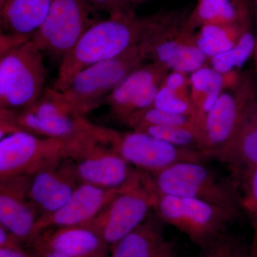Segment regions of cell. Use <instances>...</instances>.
Segmentation results:
<instances>
[{
  "mask_svg": "<svg viewBox=\"0 0 257 257\" xmlns=\"http://www.w3.org/2000/svg\"><path fill=\"white\" fill-rule=\"evenodd\" d=\"M32 177L0 180V225L29 245L35 237L38 211L29 198Z\"/></svg>",
  "mask_w": 257,
  "mask_h": 257,
  "instance_id": "cell-16",
  "label": "cell"
},
{
  "mask_svg": "<svg viewBox=\"0 0 257 257\" xmlns=\"http://www.w3.org/2000/svg\"><path fill=\"white\" fill-rule=\"evenodd\" d=\"M170 70L151 62L135 69L106 98L110 115L121 123L130 116L153 106L159 89Z\"/></svg>",
  "mask_w": 257,
  "mask_h": 257,
  "instance_id": "cell-14",
  "label": "cell"
},
{
  "mask_svg": "<svg viewBox=\"0 0 257 257\" xmlns=\"http://www.w3.org/2000/svg\"><path fill=\"white\" fill-rule=\"evenodd\" d=\"M43 52L31 41L0 57V109L20 110L45 90Z\"/></svg>",
  "mask_w": 257,
  "mask_h": 257,
  "instance_id": "cell-9",
  "label": "cell"
},
{
  "mask_svg": "<svg viewBox=\"0 0 257 257\" xmlns=\"http://www.w3.org/2000/svg\"><path fill=\"white\" fill-rule=\"evenodd\" d=\"M206 162H179L150 174L157 192L194 198L219 206L239 218L242 210L241 192L233 178L221 177Z\"/></svg>",
  "mask_w": 257,
  "mask_h": 257,
  "instance_id": "cell-4",
  "label": "cell"
},
{
  "mask_svg": "<svg viewBox=\"0 0 257 257\" xmlns=\"http://www.w3.org/2000/svg\"><path fill=\"white\" fill-rule=\"evenodd\" d=\"M256 85H257V79H256Z\"/></svg>",
  "mask_w": 257,
  "mask_h": 257,
  "instance_id": "cell-44",
  "label": "cell"
},
{
  "mask_svg": "<svg viewBox=\"0 0 257 257\" xmlns=\"http://www.w3.org/2000/svg\"><path fill=\"white\" fill-rule=\"evenodd\" d=\"M177 10L138 16L132 11L93 24L61 60L53 88L62 92L79 72L114 58L141 43L175 15Z\"/></svg>",
  "mask_w": 257,
  "mask_h": 257,
  "instance_id": "cell-1",
  "label": "cell"
},
{
  "mask_svg": "<svg viewBox=\"0 0 257 257\" xmlns=\"http://www.w3.org/2000/svg\"><path fill=\"white\" fill-rule=\"evenodd\" d=\"M31 37L27 35L2 32L0 35V57L21 46L29 41Z\"/></svg>",
  "mask_w": 257,
  "mask_h": 257,
  "instance_id": "cell-33",
  "label": "cell"
},
{
  "mask_svg": "<svg viewBox=\"0 0 257 257\" xmlns=\"http://www.w3.org/2000/svg\"><path fill=\"white\" fill-rule=\"evenodd\" d=\"M8 1V0H0V9H1L2 8H3V6L6 4L7 2Z\"/></svg>",
  "mask_w": 257,
  "mask_h": 257,
  "instance_id": "cell-42",
  "label": "cell"
},
{
  "mask_svg": "<svg viewBox=\"0 0 257 257\" xmlns=\"http://www.w3.org/2000/svg\"><path fill=\"white\" fill-rule=\"evenodd\" d=\"M164 257H177V251L175 250V251H172V252L168 253Z\"/></svg>",
  "mask_w": 257,
  "mask_h": 257,
  "instance_id": "cell-41",
  "label": "cell"
},
{
  "mask_svg": "<svg viewBox=\"0 0 257 257\" xmlns=\"http://www.w3.org/2000/svg\"><path fill=\"white\" fill-rule=\"evenodd\" d=\"M152 106L167 112L189 116L197 124V112L192 101L179 97L162 84Z\"/></svg>",
  "mask_w": 257,
  "mask_h": 257,
  "instance_id": "cell-29",
  "label": "cell"
},
{
  "mask_svg": "<svg viewBox=\"0 0 257 257\" xmlns=\"http://www.w3.org/2000/svg\"><path fill=\"white\" fill-rule=\"evenodd\" d=\"M132 130L144 126H197L194 119L189 116L172 114L151 106L145 110L135 113L123 121ZM199 127V126H198Z\"/></svg>",
  "mask_w": 257,
  "mask_h": 257,
  "instance_id": "cell-27",
  "label": "cell"
},
{
  "mask_svg": "<svg viewBox=\"0 0 257 257\" xmlns=\"http://www.w3.org/2000/svg\"><path fill=\"white\" fill-rule=\"evenodd\" d=\"M73 162L81 182L102 188H123L136 182L140 175V170L93 135L83 142Z\"/></svg>",
  "mask_w": 257,
  "mask_h": 257,
  "instance_id": "cell-13",
  "label": "cell"
},
{
  "mask_svg": "<svg viewBox=\"0 0 257 257\" xmlns=\"http://www.w3.org/2000/svg\"><path fill=\"white\" fill-rule=\"evenodd\" d=\"M230 257H257L251 246H246L232 236L230 237Z\"/></svg>",
  "mask_w": 257,
  "mask_h": 257,
  "instance_id": "cell-34",
  "label": "cell"
},
{
  "mask_svg": "<svg viewBox=\"0 0 257 257\" xmlns=\"http://www.w3.org/2000/svg\"><path fill=\"white\" fill-rule=\"evenodd\" d=\"M212 159L226 166L238 186L257 167V95L246 106L232 139Z\"/></svg>",
  "mask_w": 257,
  "mask_h": 257,
  "instance_id": "cell-18",
  "label": "cell"
},
{
  "mask_svg": "<svg viewBox=\"0 0 257 257\" xmlns=\"http://www.w3.org/2000/svg\"><path fill=\"white\" fill-rule=\"evenodd\" d=\"M189 94L197 112L198 126L202 127L204 120L223 91V74L207 65L190 74Z\"/></svg>",
  "mask_w": 257,
  "mask_h": 257,
  "instance_id": "cell-23",
  "label": "cell"
},
{
  "mask_svg": "<svg viewBox=\"0 0 257 257\" xmlns=\"http://www.w3.org/2000/svg\"><path fill=\"white\" fill-rule=\"evenodd\" d=\"M92 132L97 141L110 147L130 165L151 175L179 162L209 160L202 152L174 146L139 130L122 133L92 123Z\"/></svg>",
  "mask_w": 257,
  "mask_h": 257,
  "instance_id": "cell-5",
  "label": "cell"
},
{
  "mask_svg": "<svg viewBox=\"0 0 257 257\" xmlns=\"http://www.w3.org/2000/svg\"><path fill=\"white\" fill-rule=\"evenodd\" d=\"M125 187L105 189L82 182L63 207L50 215L39 218L34 239L49 228L84 226L95 218Z\"/></svg>",
  "mask_w": 257,
  "mask_h": 257,
  "instance_id": "cell-15",
  "label": "cell"
},
{
  "mask_svg": "<svg viewBox=\"0 0 257 257\" xmlns=\"http://www.w3.org/2000/svg\"><path fill=\"white\" fill-rule=\"evenodd\" d=\"M254 18L255 25H256V35L257 40V0H254Z\"/></svg>",
  "mask_w": 257,
  "mask_h": 257,
  "instance_id": "cell-38",
  "label": "cell"
},
{
  "mask_svg": "<svg viewBox=\"0 0 257 257\" xmlns=\"http://www.w3.org/2000/svg\"><path fill=\"white\" fill-rule=\"evenodd\" d=\"M93 8L104 12L109 17L116 16L132 11L128 0H89Z\"/></svg>",
  "mask_w": 257,
  "mask_h": 257,
  "instance_id": "cell-31",
  "label": "cell"
},
{
  "mask_svg": "<svg viewBox=\"0 0 257 257\" xmlns=\"http://www.w3.org/2000/svg\"><path fill=\"white\" fill-rule=\"evenodd\" d=\"M250 27L251 21L234 25H204L196 32L197 46L210 60L232 48L243 32Z\"/></svg>",
  "mask_w": 257,
  "mask_h": 257,
  "instance_id": "cell-24",
  "label": "cell"
},
{
  "mask_svg": "<svg viewBox=\"0 0 257 257\" xmlns=\"http://www.w3.org/2000/svg\"><path fill=\"white\" fill-rule=\"evenodd\" d=\"M187 15L177 11L157 30L152 37L148 60L187 74L209 65V59L197 46L196 32L186 26Z\"/></svg>",
  "mask_w": 257,
  "mask_h": 257,
  "instance_id": "cell-12",
  "label": "cell"
},
{
  "mask_svg": "<svg viewBox=\"0 0 257 257\" xmlns=\"http://www.w3.org/2000/svg\"><path fill=\"white\" fill-rule=\"evenodd\" d=\"M89 0H54L50 13L31 41L42 52L61 60L96 23Z\"/></svg>",
  "mask_w": 257,
  "mask_h": 257,
  "instance_id": "cell-10",
  "label": "cell"
},
{
  "mask_svg": "<svg viewBox=\"0 0 257 257\" xmlns=\"http://www.w3.org/2000/svg\"><path fill=\"white\" fill-rule=\"evenodd\" d=\"M230 236L226 234L202 248L199 257H230Z\"/></svg>",
  "mask_w": 257,
  "mask_h": 257,
  "instance_id": "cell-32",
  "label": "cell"
},
{
  "mask_svg": "<svg viewBox=\"0 0 257 257\" xmlns=\"http://www.w3.org/2000/svg\"><path fill=\"white\" fill-rule=\"evenodd\" d=\"M24 244L17 236L0 225V248H23Z\"/></svg>",
  "mask_w": 257,
  "mask_h": 257,
  "instance_id": "cell-35",
  "label": "cell"
},
{
  "mask_svg": "<svg viewBox=\"0 0 257 257\" xmlns=\"http://www.w3.org/2000/svg\"><path fill=\"white\" fill-rule=\"evenodd\" d=\"M92 122L76 114L53 88H47L35 102L20 110L0 109V139L18 131L82 143L92 135Z\"/></svg>",
  "mask_w": 257,
  "mask_h": 257,
  "instance_id": "cell-2",
  "label": "cell"
},
{
  "mask_svg": "<svg viewBox=\"0 0 257 257\" xmlns=\"http://www.w3.org/2000/svg\"><path fill=\"white\" fill-rule=\"evenodd\" d=\"M253 251H255V252H256V254H257V249H256V250H253Z\"/></svg>",
  "mask_w": 257,
  "mask_h": 257,
  "instance_id": "cell-43",
  "label": "cell"
},
{
  "mask_svg": "<svg viewBox=\"0 0 257 257\" xmlns=\"http://www.w3.org/2000/svg\"><path fill=\"white\" fill-rule=\"evenodd\" d=\"M162 84L179 97L191 101L189 77H187V74L170 71L164 79Z\"/></svg>",
  "mask_w": 257,
  "mask_h": 257,
  "instance_id": "cell-30",
  "label": "cell"
},
{
  "mask_svg": "<svg viewBox=\"0 0 257 257\" xmlns=\"http://www.w3.org/2000/svg\"><path fill=\"white\" fill-rule=\"evenodd\" d=\"M256 45V35L250 27L243 32L239 41L232 48L211 57L209 65L221 74L239 70L254 55Z\"/></svg>",
  "mask_w": 257,
  "mask_h": 257,
  "instance_id": "cell-25",
  "label": "cell"
},
{
  "mask_svg": "<svg viewBox=\"0 0 257 257\" xmlns=\"http://www.w3.org/2000/svg\"><path fill=\"white\" fill-rule=\"evenodd\" d=\"M81 183L70 159L32 176L28 195L38 211L39 218L63 207Z\"/></svg>",
  "mask_w": 257,
  "mask_h": 257,
  "instance_id": "cell-17",
  "label": "cell"
},
{
  "mask_svg": "<svg viewBox=\"0 0 257 257\" xmlns=\"http://www.w3.org/2000/svg\"><path fill=\"white\" fill-rule=\"evenodd\" d=\"M174 146L203 153L202 132L197 126H144L138 128Z\"/></svg>",
  "mask_w": 257,
  "mask_h": 257,
  "instance_id": "cell-26",
  "label": "cell"
},
{
  "mask_svg": "<svg viewBox=\"0 0 257 257\" xmlns=\"http://www.w3.org/2000/svg\"><path fill=\"white\" fill-rule=\"evenodd\" d=\"M257 95L256 82L242 74L236 87L223 91L206 116L201 127L203 153L212 159L232 139L245 109Z\"/></svg>",
  "mask_w": 257,
  "mask_h": 257,
  "instance_id": "cell-11",
  "label": "cell"
},
{
  "mask_svg": "<svg viewBox=\"0 0 257 257\" xmlns=\"http://www.w3.org/2000/svg\"><path fill=\"white\" fill-rule=\"evenodd\" d=\"M254 60H255V66H256V79H257V40H256V49H255L254 52Z\"/></svg>",
  "mask_w": 257,
  "mask_h": 257,
  "instance_id": "cell-40",
  "label": "cell"
},
{
  "mask_svg": "<svg viewBox=\"0 0 257 257\" xmlns=\"http://www.w3.org/2000/svg\"><path fill=\"white\" fill-rule=\"evenodd\" d=\"M157 191L150 174L140 177L116 194L95 218L84 225L110 246L131 232L154 210Z\"/></svg>",
  "mask_w": 257,
  "mask_h": 257,
  "instance_id": "cell-8",
  "label": "cell"
},
{
  "mask_svg": "<svg viewBox=\"0 0 257 257\" xmlns=\"http://www.w3.org/2000/svg\"><path fill=\"white\" fill-rule=\"evenodd\" d=\"M0 257H35L25 248H0Z\"/></svg>",
  "mask_w": 257,
  "mask_h": 257,
  "instance_id": "cell-36",
  "label": "cell"
},
{
  "mask_svg": "<svg viewBox=\"0 0 257 257\" xmlns=\"http://www.w3.org/2000/svg\"><path fill=\"white\" fill-rule=\"evenodd\" d=\"M29 246L32 253L53 251L69 257H111L109 245L84 226L49 228Z\"/></svg>",
  "mask_w": 257,
  "mask_h": 257,
  "instance_id": "cell-19",
  "label": "cell"
},
{
  "mask_svg": "<svg viewBox=\"0 0 257 257\" xmlns=\"http://www.w3.org/2000/svg\"><path fill=\"white\" fill-rule=\"evenodd\" d=\"M241 207L247 214L253 227L251 248L257 249V167L251 170L239 182Z\"/></svg>",
  "mask_w": 257,
  "mask_h": 257,
  "instance_id": "cell-28",
  "label": "cell"
},
{
  "mask_svg": "<svg viewBox=\"0 0 257 257\" xmlns=\"http://www.w3.org/2000/svg\"><path fill=\"white\" fill-rule=\"evenodd\" d=\"M152 211L138 227L110 246L111 257H164L176 250L175 243L165 238L164 223Z\"/></svg>",
  "mask_w": 257,
  "mask_h": 257,
  "instance_id": "cell-20",
  "label": "cell"
},
{
  "mask_svg": "<svg viewBox=\"0 0 257 257\" xmlns=\"http://www.w3.org/2000/svg\"><path fill=\"white\" fill-rule=\"evenodd\" d=\"M152 37L122 55L82 69L74 75L64 91H57L59 96L76 114L85 117L88 113L104 104L115 88L148 60Z\"/></svg>",
  "mask_w": 257,
  "mask_h": 257,
  "instance_id": "cell-3",
  "label": "cell"
},
{
  "mask_svg": "<svg viewBox=\"0 0 257 257\" xmlns=\"http://www.w3.org/2000/svg\"><path fill=\"white\" fill-rule=\"evenodd\" d=\"M35 257H69L63 253L56 252L53 251H43L35 253H32Z\"/></svg>",
  "mask_w": 257,
  "mask_h": 257,
  "instance_id": "cell-37",
  "label": "cell"
},
{
  "mask_svg": "<svg viewBox=\"0 0 257 257\" xmlns=\"http://www.w3.org/2000/svg\"><path fill=\"white\" fill-rule=\"evenodd\" d=\"M250 20L246 0H197L195 8L187 15L185 25L195 32L208 25H234Z\"/></svg>",
  "mask_w": 257,
  "mask_h": 257,
  "instance_id": "cell-22",
  "label": "cell"
},
{
  "mask_svg": "<svg viewBox=\"0 0 257 257\" xmlns=\"http://www.w3.org/2000/svg\"><path fill=\"white\" fill-rule=\"evenodd\" d=\"M154 211L164 224L174 226L202 248L226 234L229 225L238 219L211 203L158 192Z\"/></svg>",
  "mask_w": 257,
  "mask_h": 257,
  "instance_id": "cell-7",
  "label": "cell"
},
{
  "mask_svg": "<svg viewBox=\"0 0 257 257\" xmlns=\"http://www.w3.org/2000/svg\"><path fill=\"white\" fill-rule=\"evenodd\" d=\"M82 143L45 138L25 131L7 135L0 140V180L32 177L64 160H74Z\"/></svg>",
  "mask_w": 257,
  "mask_h": 257,
  "instance_id": "cell-6",
  "label": "cell"
},
{
  "mask_svg": "<svg viewBox=\"0 0 257 257\" xmlns=\"http://www.w3.org/2000/svg\"><path fill=\"white\" fill-rule=\"evenodd\" d=\"M54 0H8L0 9L3 32L32 36L42 26Z\"/></svg>",
  "mask_w": 257,
  "mask_h": 257,
  "instance_id": "cell-21",
  "label": "cell"
},
{
  "mask_svg": "<svg viewBox=\"0 0 257 257\" xmlns=\"http://www.w3.org/2000/svg\"><path fill=\"white\" fill-rule=\"evenodd\" d=\"M150 1V0H128L130 4H139V3H144V2Z\"/></svg>",
  "mask_w": 257,
  "mask_h": 257,
  "instance_id": "cell-39",
  "label": "cell"
}]
</instances>
